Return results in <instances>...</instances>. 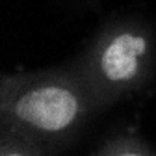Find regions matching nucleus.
<instances>
[{
	"label": "nucleus",
	"instance_id": "1",
	"mask_svg": "<svg viewBox=\"0 0 156 156\" xmlns=\"http://www.w3.org/2000/svg\"><path fill=\"white\" fill-rule=\"evenodd\" d=\"M76 108V99L71 91L45 87L24 95L17 104V115L37 128L62 130L74 119Z\"/></svg>",
	"mask_w": 156,
	"mask_h": 156
},
{
	"label": "nucleus",
	"instance_id": "2",
	"mask_svg": "<svg viewBox=\"0 0 156 156\" xmlns=\"http://www.w3.org/2000/svg\"><path fill=\"white\" fill-rule=\"evenodd\" d=\"M145 52V39L130 34L115 37L102 56V69L110 80H126L138 69V56Z\"/></svg>",
	"mask_w": 156,
	"mask_h": 156
},
{
	"label": "nucleus",
	"instance_id": "3",
	"mask_svg": "<svg viewBox=\"0 0 156 156\" xmlns=\"http://www.w3.org/2000/svg\"><path fill=\"white\" fill-rule=\"evenodd\" d=\"M117 156H140V154H134V152H125V154H117Z\"/></svg>",
	"mask_w": 156,
	"mask_h": 156
},
{
	"label": "nucleus",
	"instance_id": "4",
	"mask_svg": "<svg viewBox=\"0 0 156 156\" xmlns=\"http://www.w3.org/2000/svg\"><path fill=\"white\" fill-rule=\"evenodd\" d=\"M9 156H21V154H9Z\"/></svg>",
	"mask_w": 156,
	"mask_h": 156
}]
</instances>
